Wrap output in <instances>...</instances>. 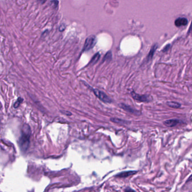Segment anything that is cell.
<instances>
[{
	"label": "cell",
	"instance_id": "6da1fadb",
	"mask_svg": "<svg viewBox=\"0 0 192 192\" xmlns=\"http://www.w3.org/2000/svg\"><path fill=\"white\" fill-rule=\"evenodd\" d=\"M31 135V130L30 126L27 124H24L21 129V136L19 141V146L23 151H26L28 148Z\"/></svg>",
	"mask_w": 192,
	"mask_h": 192
},
{
	"label": "cell",
	"instance_id": "7a4b0ae2",
	"mask_svg": "<svg viewBox=\"0 0 192 192\" xmlns=\"http://www.w3.org/2000/svg\"><path fill=\"white\" fill-rule=\"evenodd\" d=\"M96 43V38L94 36H90L86 39L83 47V51H88L92 49Z\"/></svg>",
	"mask_w": 192,
	"mask_h": 192
},
{
	"label": "cell",
	"instance_id": "3957f363",
	"mask_svg": "<svg viewBox=\"0 0 192 192\" xmlns=\"http://www.w3.org/2000/svg\"><path fill=\"white\" fill-rule=\"evenodd\" d=\"M92 90L97 97H98L102 102L105 103H111V100L105 93L97 89H92Z\"/></svg>",
	"mask_w": 192,
	"mask_h": 192
},
{
	"label": "cell",
	"instance_id": "277c9868",
	"mask_svg": "<svg viewBox=\"0 0 192 192\" xmlns=\"http://www.w3.org/2000/svg\"><path fill=\"white\" fill-rule=\"evenodd\" d=\"M132 97L135 100L142 102H148L151 101L152 97L150 96H147V95H140L138 94L135 93V92H132L131 93Z\"/></svg>",
	"mask_w": 192,
	"mask_h": 192
},
{
	"label": "cell",
	"instance_id": "5b68a950",
	"mask_svg": "<svg viewBox=\"0 0 192 192\" xmlns=\"http://www.w3.org/2000/svg\"><path fill=\"white\" fill-rule=\"evenodd\" d=\"M120 107L124 109L125 111L128 112L129 113L135 114V115H140V112L139 111L133 109L132 107L129 106L128 105H126L125 104H121L120 105Z\"/></svg>",
	"mask_w": 192,
	"mask_h": 192
},
{
	"label": "cell",
	"instance_id": "8992f818",
	"mask_svg": "<svg viewBox=\"0 0 192 192\" xmlns=\"http://www.w3.org/2000/svg\"><path fill=\"white\" fill-rule=\"evenodd\" d=\"M180 121L178 119H170L166 120L163 122V124L167 127H173L180 124Z\"/></svg>",
	"mask_w": 192,
	"mask_h": 192
},
{
	"label": "cell",
	"instance_id": "52a82bcc",
	"mask_svg": "<svg viewBox=\"0 0 192 192\" xmlns=\"http://www.w3.org/2000/svg\"><path fill=\"white\" fill-rule=\"evenodd\" d=\"M136 171H124L121 172L120 173L118 174L115 176L116 177H118V178H127V177L130 176L131 175H133L137 173Z\"/></svg>",
	"mask_w": 192,
	"mask_h": 192
},
{
	"label": "cell",
	"instance_id": "ba28073f",
	"mask_svg": "<svg viewBox=\"0 0 192 192\" xmlns=\"http://www.w3.org/2000/svg\"><path fill=\"white\" fill-rule=\"evenodd\" d=\"M188 20L186 18H179L177 19L175 21V25L177 27H180L181 26H185L187 25Z\"/></svg>",
	"mask_w": 192,
	"mask_h": 192
},
{
	"label": "cell",
	"instance_id": "9c48e42d",
	"mask_svg": "<svg viewBox=\"0 0 192 192\" xmlns=\"http://www.w3.org/2000/svg\"><path fill=\"white\" fill-rule=\"evenodd\" d=\"M111 121L117 123V124H126V125L130 124V122L127 121H126V120H121V119H120V118H111Z\"/></svg>",
	"mask_w": 192,
	"mask_h": 192
},
{
	"label": "cell",
	"instance_id": "30bf717a",
	"mask_svg": "<svg viewBox=\"0 0 192 192\" xmlns=\"http://www.w3.org/2000/svg\"><path fill=\"white\" fill-rule=\"evenodd\" d=\"M157 48V44H154V46H153L151 48V50L150 51V52H149L148 55V56H147V59L148 60H150L152 59V58L153 57V56H154V53L155 52V51L156 50V49Z\"/></svg>",
	"mask_w": 192,
	"mask_h": 192
},
{
	"label": "cell",
	"instance_id": "8fae6325",
	"mask_svg": "<svg viewBox=\"0 0 192 192\" xmlns=\"http://www.w3.org/2000/svg\"><path fill=\"white\" fill-rule=\"evenodd\" d=\"M100 58V54L99 53H97L96 54H95L94 55V56L92 57V59H91L90 61V65H93L95 64H96L97 62L98 61L99 59Z\"/></svg>",
	"mask_w": 192,
	"mask_h": 192
},
{
	"label": "cell",
	"instance_id": "7c38bea8",
	"mask_svg": "<svg viewBox=\"0 0 192 192\" xmlns=\"http://www.w3.org/2000/svg\"><path fill=\"white\" fill-rule=\"evenodd\" d=\"M167 105H168V106L174 108V109H179V108H180L181 107V105L180 103L176 102H171V101H170V102H167Z\"/></svg>",
	"mask_w": 192,
	"mask_h": 192
},
{
	"label": "cell",
	"instance_id": "4fadbf2b",
	"mask_svg": "<svg viewBox=\"0 0 192 192\" xmlns=\"http://www.w3.org/2000/svg\"><path fill=\"white\" fill-rule=\"evenodd\" d=\"M23 100L22 98H20V97H19V98L18 99V100H17L16 102L14 103V107H15V108L18 107L19 106H20V105L21 104V103L23 102Z\"/></svg>",
	"mask_w": 192,
	"mask_h": 192
},
{
	"label": "cell",
	"instance_id": "5bb4252c",
	"mask_svg": "<svg viewBox=\"0 0 192 192\" xmlns=\"http://www.w3.org/2000/svg\"><path fill=\"white\" fill-rule=\"evenodd\" d=\"M112 57V54L110 51L106 53V55H105V56L104 57V59H103V60H110L111 59V58Z\"/></svg>",
	"mask_w": 192,
	"mask_h": 192
},
{
	"label": "cell",
	"instance_id": "9a60e30c",
	"mask_svg": "<svg viewBox=\"0 0 192 192\" xmlns=\"http://www.w3.org/2000/svg\"><path fill=\"white\" fill-rule=\"evenodd\" d=\"M125 192H136L134 190H133V189L130 188H126L125 189Z\"/></svg>",
	"mask_w": 192,
	"mask_h": 192
},
{
	"label": "cell",
	"instance_id": "2e32d148",
	"mask_svg": "<svg viewBox=\"0 0 192 192\" xmlns=\"http://www.w3.org/2000/svg\"><path fill=\"white\" fill-rule=\"evenodd\" d=\"M192 33V21L191 25L189 27V29L188 30V33L189 34V33Z\"/></svg>",
	"mask_w": 192,
	"mask_h": 192
},
{
	"label": "cell",
	"instance_id": "e0dca14e",
	"mask_svg": "<svg viewBox=\"0 0 192 192\" xmlns=\"http://www.w3.org/2000/svg\"><path fill=\"white\" fill-rule=\"evenodd\" d=\"M169 45H167V46H166V47H165V48H164L163 49V52H165V51H167V49H168V48H169Z\"/></svg>",
	"mask_w": 192,
	"mask_h": 192
},
{
	"label": "cell",
	"instance_id": "ac0fdd59",
	"mask_svg": "<svg viewBox=\"0 0 192 192\" xmlns=\"http://www.w3.org/2000/svg\"><path fill=\"white\" fill-rule=\"evenodd\" d=\"M38 1L40 2L41 3H44L46 2V0H38Z\"/></svg>",
	"mask_w": 192,
	"mask_h": 192
}]
</instances>
